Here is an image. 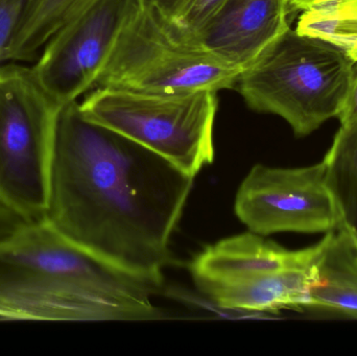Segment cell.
I'll return each mask as SVG.
<instances>
[{"instance_id": "cell-22", "label": "cell", "mask_w": 357, "mask_h": 356, "mask_svg": "<svg viewBox=\"0 0 357 356\" xmlns=\"http://www.w3.org/2000/svg\"><path fill=\"white\" fill-rule=\"evenodd\" d=\"M0 321H19L18 317L10 309L0 303Z\"/></svg>"}, {"instance_id": "cell-7", "label": "cell", "mask_w": 357, "mask_h": 356, "mask_svg": "<svg viewBox=\"0 0 357 356\" xmlns=\"http://www.w3.org/2000/svg\"><path fill=\"white\" fill-rule=\"evenodd\" d=\"M234 210L249 231L262 236L326 234L341 226L323 161L296 169L255 165L237 190Z\"/></svg>"}, {"instance_id": "cell-20", "label": "cell", "mask_w": 357, "mask_h": 356, "mask_svg": "<svg viewBox=\"0 0 357 356\" xmlns=\"http://www.w3.org/2000/svg\"><path fill=\"white\" fill-rule=\"evenodd\" d=\"M144 6L153 8L161 18H167L178 0H140Z\"/></svg>"}, {"instance_id": "cell-21", "label": "cell", "mask_w": 357, "mask_h": 356, "mask_svg": "<svg viewBox=\"0 0 357 356\" xmlns=\"http://www.w3.org/2000/svg\"><path fill=\"white\" fill-rule=\"evenodd\" d=\"M310 1H312V0H287L289 14L302 12Z\"/></svg>"}, {"instance_id": "cell-15", "label": "cell", "mask_w": 357, "mask_h": 356, "mask_svg": "<svg viewBox=\"0 0 357 356\" xmlns=\"http://www.w3.org/2000/svg\"><path fill=\"white\" fill-rule=\"evenodd\" d=\"M295 29L331 42L357 62V0H312Z\"/></svg>"}, {"instance_id": "cell-5", "label": "cell", "mask_w": 357, "mask_h": 356, "mask_svg": "<svg viewBox=\"0 0 357 356\" xmlns=\"http://www.w3.org/2000/svg\"><path fill=\"white\" fill-rule=\"evenodd\" d=\"M60 106L33 67L0 65V198L31 223L45 221Z\"/></svg>"}, {"instance_id": "cell-12", "label": "cell", "mask_w": 357, "mask_h": 356, "mask_svg": "<svg viewBox=\"0 0 357 356\" xmlns=\"http://www.w3.org/2000/svg\"><path fill=\"white\" fill-rule=\"evenodd\" d=\"M326 234V246L317 261L320 282L310 292L308 309L357 319L356 247L342 230Z\"/></svg>"}, {"instance_id": "cell-8", "label": "cell", "mask_w": 357, "mask_h": 356, "mask_svg": "<svg viewBox=\"0 0 357 356\" xmlns=\"http://www.w3.org/2000/svg\"><path fill=\"white\" fill-rule=\"evenodd\" d=\"M133 2L96 0L46 42L33 70L60 106L96 87Z\"/></svg>"}, {"instance_id": "cell-11", "label": "cell", "mask_w": 357, "mask_h": 356, "mask_svg": "<svg viewBox=\"0 0 357 356\" xmlns=\"http://www.w3.org/2000/svg\"><path fill=\"white\" fill-rule=\"evenodd\" d=\"M319 282L316 263L306 269L276 272L241 284L210 288L203 294L222 309L275 313L285 309H308L310 292Z\"/></svg>"}, {"instance_id": "cell-3", "label": "cell", "mask_w": 357, "mask_h": 356, "mask_svg": "<svg viewBox=\"0 0 357 356\" xmlns=\"http://www.w3.org/2000/svg\"><path fill=\"white\" fill-rule=\"evenodd\" d=\"M354 66L341 48L289 26L241 71L236 85L250 109L281 117L305 137L339 117Z\"/></svg>"}, {"instance_id": "cell-6", "label": "cell", "mask_w": 357, "mask_h": 356, "mask_svg": "<svg viewBox=\"0 0 357 356\" xmlns=\"http://www.w3.org/2000/svg\"><path fill=\"white\" fill-rule=\"evenodd\" d=\"M241 69L181 41L153 8L134 0L96 87L146 93L234 88Z\"/></svg>"}, {"instance_id": "cell-2", "label": "cell", "mask_w": 357, "mask_h": 356, "mask_svg": "<svg viewBox=\"0 0 357 356\" xmlns=\"http://www.w3.org/2000/svg\"><path fill=\"white\" fill-rule=\"evenodd\" d=\"M163 278L126 271L45 221L0 246V303L19 321L153 322L173 317L153 303Z\"/></svg>"}, {"instance_id": "cell-18", "label": "cell", "mask_w": 357, "mask_h": 356, "mask_svg": "<svg viewBox=\"0 0 357 356\" xmlns=\"http://www.w3.org/2000/svg\"><path fill=\"white\" fill-rule=\"evenodd\" d=\"M31 222L0 198V246L14 238Z\"/></svg>"}, {"instance_id": "cell-17", "label": "cell", "mask_w": 357, "mask_h": 356, "mask_svg": "<svg viewBox=\"0 0 357 356\" xmlns=\"http://www.w3.org/2000/svg\"><path fill=\"white\" fill-rule=\"evenodd\" d=\"M26 0H0V64L6 61V50L12 41Z\"/></svg>"}, {"instance_id": "cell-16", "label": "cell", "mask_w": 357, "mask_h": 356, "mask_svg": "<svg viewBox=\"0 0 357 356\" xmlns=\"http://www.w3.org/2000/svg\"><path fill=\"white\" fill-rule=\"evenodd\" d=\"M226 0H178L167 18H161L176 37L197 31Z\"/></svg>"}, {"instance_id": "cell-14", "label": "cell", "mask_w": 357, "mask_h": 356, "mask_svg": "<svg viewBox=\"0 0 357 356\" xmlns=\"http://www.w3.org/2000/svg\"><path fill=\"white\" fill-rule=\"evenodd\" d=\"M96 0H26L6 61H29L52 35Z\"/></svg>"}, {"instance_id": "cell-1", "label": "cell", "mask_w": 357, "mask_h": 356, "mask_svg": "<svg viewBox=\"0 0 357 356\" xmlns=\"http://www.w3.org/2000/svg\"><path fill=\"white\" fill-rule=\"evenodd\" d=\"M195 178L156 153L61 109L50 161L46 223L126 271L163 278Z\"/></svg>"}, {"instance_id": "cell-10", "label": "cell", "mask_w": 357, "mask_h": 356, "mask_svg": "<svg viewBox=\"0 0 357 356\" xmlns=\"http://www.w3.org/2000/svg\"><path fill=\"white\" fill-rule=\"evenodd\" d=\"M327 242L322 240L302 250H287L254 232L220 240L204 249L189 265L202 293L218 286L241 284L266 274L306 269L318 261Z\"/></svg>"}, {"instance_id": "cell-4", "label": "cell", "mask_w": 357, "mask_h": 356, "mask_svg": "<svg viewBox=\"0 0 357 356\" xmlns=\"http://www.w3.org/2000/svg\"><path fill=\"white\" fill-rule=\"evenodd\" d=\"M218 91L146 93L96 87L79 108L86 118L133 140L195 178L214 161Z\"/></svg>"}, {"instance_id": "cell-19", "label": "cell", "mask_w": 357, "mask_h": 356, "mask_svg": "<svg viewBox=\"0 0 357 356\" xmlns=\"http://www.w3.org/2000/svg\"><path fill=\"white\" fill-rule=\"evenodd\" d=\"M337 119L341 125H347L357 121V62L354 63L347 100Z\"/></svg>"}, {"instance_id": "cell-13", "label": "cell", "mask_w": 357, "mask_h": 356, "mask_svg": "<svg viewBox=\"0 0 357 356\" xmlns=\"http://www.w3.org/2000/svg\"><path fill=\"white\" fill-rule=\"evenodd\" d=\"M325 181L340 217V230L357 249V121L341 125L323 159Z\"/></svg>"}, {"instance_id": "cell-9", "label": "cell", "mask_w": 357, "mask_h": 356, "mask_svg": "<svg viewBox=\"0 0 357 356\" xmlns=\"http://www.w3.org/2000/svg\"><path fill=\"white\" fill-rule=\"evenodd\" d=\"M289 15L287 0H226L197 31L177 38L243 71L289 29Z\"/></svg>"}]
</instances>
